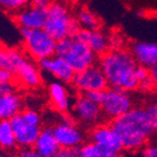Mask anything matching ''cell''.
Returning <instances> with one entry per match:
<instances>
[{
    "label": "cell",
    "mask_w": 157,
    "mask_h": 157,
    "mask_svg": "<svg viewBox=\"0 0 157 157\" xmlns=\"http://www.w3.org/2000/svg\"><path fill=\"white\" fill-rule=\"evenodd\" d=\"M109 41H110V50H120V48H122V45H123L122 37L118 36V35H113L112 37H109Z\"/></svg>",
    "instance_id": "obj_32"
},
{
    "label": "cell",
    "mask_w": 157,
    "mask_h": 157,
    "mask_svg": "<svg viewBox=\"0 0 157 157\" xmlns=\"http://www.w3.org/2000/svg\"><path fill=\"white\" fill-rule=\"evenodd\" d=\"M54 1H56V0H32L31 3L34 6H37V7H41V8L47 9Z\"/></svg>",
    "instance_id": "obj_35"
},
{
    "label": "cell",
    "mask_w": 157,
    "mask_h": 157,
    "mask_svg": "<svg viewBox=\"0 0 157 157\" xmlns=\"http://www.w3.org/2000/svg\"><path fill=\"white\" fill-rule=\"evenodd\" d=\"M32 0H0V9L14 14L24 7L29 6Z\"/></svg>",
    "instance_id": "obj_21"
},
{
    "label": "cell",
    "mask_w": 157,
    "mask_h": 157,
    "mask_svg": "<svg viewBox=\"0 0 157 157\" xmlns=\"http://www.w3.org/2000/svg\"><path fill=\"white\" fill-rule=\"evenodd\" d=\"M81 94H84L87 99H89V100H91V101L98 103V105H100V103H101L102 97H103V91H89V92Z\"/></svg>",
    "instance_id": "obj_31"
},
{
    "label": "cell",
    "mask_w": 157,
    "mask_h": 157,
    "mask_svg": "<svg viewBox=\"0 0 157 157\" xmlns=\"http://www.w3.org/2000/svg\"><path fill=\"white\" fill-rule=\"evenodd\" d=\"M155 87H156V86H155L154 81H153V79L149 77V78L140 81V82H139V88H137V89H140L141 91L148 92V91H151V90L154 89Z\"/></svg>",
    "instance_id": "obj_29"
},
{
    "label": "cell",
    "mask_w": 157,
    "mask_h": 157,
    "mask_svg": "<svg viewBox=\"0 0 157 157\" xmlns=\"http://www.w3.org/2000/svg\"><path fill=\"white\" fill-rule=\"evenodd\" d=\"M2 50V46H1V43H0V51Z\"/></svg>",
    "instance_id": "obj_37"
},
{
    "label": "cell",
    "mask_w": 157,
    "mask_h": 157,
    "mask_svg": "<svg viewBox=\"0 0 157 157\" xmlns=\"http://www.w3.org/2000/svg\"><path fill=\"white\" fill-rule=\"evenodd\" d=\"M14 90V85L12 82H0V97L13 92Z\"/></svg>",
    "instance_id": "obj_34"
},
{
    "label": "cell",
    "mask_w": 157,
    "mask_h": 157,
    "mask_svg": "<svg viewBox=\"0 0 157 157\" xmlns=\"http://www.w3.org/2000/svg\"><path fill=\"white\" fill-rule=\"evenodd\" d=\"M76 19L80 25V29L98 30L100 28V22L97 16L88 9H80L77 13Z\"/></svg>",
    "instance_id": "obj_20"
},
{
    "label": "cell",
    "mask_w": 157,
    "mask_h": 157,
    "mask_svg": "<svg viewBox=\"0 0 157 157\" xmlns=\"http://www.w3.org/2000/svg\"><path fill=\"white\" fill-rule=\"evenodd\" d=\"M76 37L86 43L90 50L97 56H102L110 50L109 36L100 29L98 30H84L80 29L76 34Z\"/></svg>",
    "instance_id": "obj_16"
},
{
    "label": "cell",
    "mask_w": 157,
    "mask_h": 157,
    "mask_svg": "<svg viewBox=\"0 0 157 157\" xmlns=\"http://www.w3.org/2000/svg\"><path fill=\"white\" fill-rule=\"evenodd\" d=\"M23 102L21 97L16 92H10L8 94L0 97V121H10L23 110Z\"/></svg>",
    "instance_id": "obj_18"
},
{
    "label": "cell",
    "mask_w": 157,
    "mask_h": 157,
    "mask_svg": "<svg viewBox=\"0 0 157 157\" xmlns=\"http://www.w3.org/2000/svg\"><path fill=\"white\" fill-rule=\"evenodd\" d=\"M13 18L20 29H44L47 18V9L30 3L29 6L14 13Z\"/></svg>",
    "instance_id": "obj_12"
},
{
    "label": "cell",
    "mask_w": 157,
    "mask_h": 157,
    "mask_svg": "<svg viewBox=\"0 0 157 157\" xmlns=\"http://www.w3.org/2000/svg\"><path fill=\"white\" fill-rule=\"evenodd\" d=\"M12 57L16 65L14 76L26 88L35 89L42 84V75L39 65L34 64L26 57L25 54L19 50L11 48Z\"/></svg>",
    "instance_id": "obj_8"
},
{
    "label": "cell",
    "mask_w": 157,
    "mask_h": 157,
    "mask_svg": "<svg viewBox=\"0 0 157 157\" xmlns=\"http://www.w3.org/2000/svg\"><path fill=\"white\" fill-rule=\"evenodd\" d=\"M20 30L24 50L32 59L40 62L55 55L57 41L44 29Z\"/></svg>",
    "instance_id": "obj_5"
},
{
    "label": "cell",
    "mask_w": 157,
    "mask_h": 157,
    "mask_svg": "<svg viewBox=\"0 0 157 157\" xmlns=\"http://www.w3.org/2000/svg\"><path fill=\"white\" fill-rule=\"evenodd\" d=\"M14 77L16 76L13 73L0 68V82H12Z\"/></svg>",
    "instance_id": "obj_33"
},
{
    "label": "cell",
    "mask_w": 157,
    "mask_h": 157,
    "mask_svg": "<svg viewBox=\"0 0 157 157\" xmlns=\"http://www.w3.org/2000/svg\"><path fill=\"white\" fill-rule=\"evenodd\" d=\"M98 65L102 69L110 88L133 91L139 88L135 69L137 62L132 52L124 48L109 50L100 56Z\"/></svg>",
    "instance_id": "obj_2"
},
{
    "label": "cell",
    "mask_w": 157,
    "mask_h": 157,
    "mask_svg": "<svg viewBox=\"0 0 157 157\" xmlns=\"http://www.w3.org/2000/svg\"><path fill=\"white\" fill-rule=\"evenodd\" d=\"M90 142L101 148H107L117 153L123 152V145L111 124H99L92 128L89 133Z\"/></svg>",
    "instance_id": "obj_11"
},
{
    "label": "cell",
    "mask_w": 157,
    "mask_h": 157,
    "mask_svg": "<svg viewBox=\"0 0 157 157\" xmlns=\"http://www.w3.org/2000/svg\"><path fill=\"white\" fill-rule=\"evenodd\" d=\"M0 68L9 71L13 74L16 71V65H14V60H13L12 57L11 48L10 50L2 48L0 51Z\"/></svg>",
    "instance_id": "obj_23"
},
{
    "label": "cell",
    "mask_w": 157,
    "mask_h": 157,
    "mask_svg": "<svg viewBox=\"0 0 157 157\" xmlns=\"http://www.w3.org/2000/svg\"><path fill=\"white\" fill-rule=\"evenodd\" d=\"M71 85L80 94L89 91H105L109 88L107 78L98 64L75 73Z\"/></svg>",
    "instance_id": "obj_9"
},
{
    "label": "cell",
    "mask_w": 157,
    "mask_h": 157,
    "mask_svg": "<svg viewBox=\"0 0 157 157\" xmlns=\"http://www.w3.org/2000/svg\"><path fill=\"white\" fill-rule=\"evenodd\" d=\"M78 157H102L101 149L92 142H87L78 147Z\"/></svg>",
    "instance_id": "obj_22"
},
{
    "label": "cell",
    "mask_w": 157,
    "mask_h": 157,
    "mask_svg": "<svg viewBox=\"0 0 157 157\" xmlns=\"http://www.w3.org/2000/svg\"><path fill=\"white\" fill-rule=\"evenodd\" d=\"M71 111V114L73 115L75 121H78L80 124L86 126L98 125V123L103 118L100 105L87 99L81 94L73 101Z\"/></svg>",
    "instance_id": "obj_10"
},
{
    "label": "cell",
    "mask_w": 157,
    "mask_h": 157,
    "mask_svg": "<svg viewBox=\"0 0 157 157\" xmlns=\"http://www.w3.org/2000/svg\"><path fill=\"white\" fill-rule=\"evenodd\" d=\"M44 30L58 42L67 37L76 36L80 25L76 17L71 16L67 6L63 1L56 0L47 8Z\"/></svg>",
    "instance_id": "obj_3"
},
{
    "label": "cell",
    "mask_w": 157,
    "mask_h": 157,
    "mask_svg": "<svg viewBox=\"0 0 157 157\" xmlns=\"http://www.w3.org/2000/svg\"><path fill=\"white\" fill-rule=\"evenodd\" d=\"M53 133L62 148H78L82 145L85 134L71 114H64L63 120L53 126Z\"/></svg>",
    "instance_id": "obj_7"
},
{
    "label": "cell",
    "mask_w": 157,
    "mask_h": 157,
    "mask_svg": "<svg viewBox=\"0 0 157 157\" xmlns=\"http://www.w3.org/2000/svg\"><path fill=\"white\" fill-rule=\"evenodd\" d=\"M141 157H157V144H147L142 149Z\"/></svg>",
    "instance_id": "obj_28"
},
{
    "label": "cell",
    "mask_w": 157,
    "mask_h": 157,
    "mask_svg": "<svg viewBox=\"0 0 157 157\" xmlns=\"http://www.w3.org/2000/svg\"><path fill=\"white\" fill-rule=\"evenodd\" d=\"M10 122L12 125L14 137H16L17 145L21 146L22 148L23 147H33L40 133L42 131V128L28 124L21 118L20 113L11 119Z\"/></svg>",
    "instance_id": "obj_14"
},
{
    "label": "cell",
    "mask_w": 157,
    "mask_h": 157,
    "mask_svg": "<svg viewBox=\"0 0 157 157\" xmlns=\"http://www.w3.org/2000/svg\"><path fill=\"white\" fill-rule=\"evenodd\" d=\"M18 157H43L33 147H23L19 151Z\"/></svg>",
    "instance_id": "obj_30"
},
{
    "label": "cell",
    "mask_w": 157,
    "mask_h": 157,
    "mask_svg": "<svg viewBox=\"0 0 157 157\" xmlns=\"http://www.w3.org/2000/svg\"><path fill=\"white\" fill-rule=\"evenodd\" d=\"M149 69H151V78L153 79L155 86L157 87V65L153 66V67L149 68Z\"/></svg>",
    "instance_id": "obj_36"
},
{
    "label": "cell",
    "mask_w": 157,
    "mask_h": 157,
    "mask_svg": "<svg viewBox=\"0 0 157 157\" xmlns=\"http://www.w3.org/2000/svg\"><path fill=\"white\" fill-rule=\"evenodd\" d=\"M33 148L43 157H51L60 148L52 128H42Z\"/></svg>",
    "instance_id": "obj_17"
},
{
    "label": "cell",
    "mask_w": 157,
    "mask_h": 157,
    "mask_svg": "<svg viewBox=\"0 0 157 157\" xmlns=\"http://www.w3.org/2000/svg\"><path fill=\"white\" fill-rule=\"evenodd\" d=\"M51 157H78V148H62Z\"/></svg>",
    "instance_id": "obj_27"
},
{
    "label": "cell",
    "mask_w": 157,
    "mask_h": 157,
    "mask_svg": "<svg viewBox=\"0 0 157 157\" xmlns=\"http://www.w3.org/2000/svg\"><path fill=\"white\" fill-rule=\"evenodd\" d=\"M48 98H50L51 105L57 112L67 114L68 111L71 110V96L69 90L64 82L58 80L52 81L47 88Z\"/></svg>",
    "instance_id": "obj_15"
},
{
    "label": "cell",
    "mask_w": 157,
    "mask_h": 157,
    "mask_svg": "<svg viewBox=\"0 0 157 157\" xmlns=\"http://www.w3.org/2000/svg\"><path fill=\"white\" fill-rule=\"evenodd\" d=\"M17 145L11 122L8 120L0 121V147L10 149Z\"/></svg>",
    "instance_id": "obj_19"
},
{
    "label": "cell",
    "mask_w": 157,
    "mask_h": 157,
    "mask_svg": "<svg viewBox=\"0 0 157 157\" xmlns=\"http://www.w3.org/2000/svg\"><path fill=\"white\" fill-rule=\"evenodd\" d=\"M55 55L63 58L73 68L75 73L84 71L97 64L96 62L98 57L86 43L77 39L76 36H71L58 41Z\"/></svg>",
    "instance_id": "obj_4"
},
{
    "label": "cell",
    "mask_w": 157,
    "mask_h": 157,
    "mask_svg": "<svg viewBox=\"0 0 157 157\" xmlns=\"http://www.w3.org/2000/svg\"><path fill=\"white\" fill-rule=\"evenodd\" d=\"M135 75H136V78H137V80H139V82H140V81L151 77V69H149L148 67H146V66L140 65L139 64L135 69Z\"/></svg>",
    "instance_id": "obj_26"
},
{
    "label": "cell",
    "mask_w": 157,
    "mask_h": 157,
    "mask_svg": "<svg viewBox=\"0 0 157 157\" xmlns=\"http://www.w3.org/2000/svg\"><path fill=\"white\" fill-rule=\"evenodd\" d=\"M100 107L103 117L113 121L133 109L134 102L128 91L109 87L103 91Z\"/></svg>",
    "instance_id": "obj_6"
},
{
    "label": "cell",
    "mask_w": 157,
    "mask_h": 157,
    "mask_svg": "<svg viewBox=\"0 0 157 157\" xmlns=\"http://www.w3.org/2000/svg\"><path fill=\"white\" fill-rule=\"evenodd\" d=\"M20 115L28 124L34 126H41L42 120H41V115L37 111L33 110V109H24L21 111Z\"/></svg>",
    "instance_id": "obj_24"
},
{
    "label": "cell",
    "mask_w": 157,
    "mask_h": 157,
    "mask_svg": "<svg viewBox=\"0 0 157 157\" xmlns=\"http://www.w3.org/2000/svg\"><path fill=\"white\" fill-rule=\"evenodd\" d=\"M146 109H147V111H148V114H149V117H151V120H152L154 133L157 134V100H155L154 102H152V103H151Z\"/></svg>",
    "instance_id": "obj_25"
},
{
    "label": "cell",
    "mask_w": 157,
    "mask_h": 157,
    "mask_svg": "<svg viewBox=\"0 0 157 157\" xmlns=\"http://www.w3.org/2000/svg\"><path fill=\"white\" fill-rule=\"evenodd\" d=\"M111 125L120 137L123 148L128 152L143 149L154 134L148 111L143 107H134L111 121Z\"/></svg>",
    "instance_id": "obj_1"
},
{
    "label": "cell",
    "mask_w": 157,
    "mask_h": 157,
    "mask_svg": "<svg viewBox=\"0 0 157 157\" xmlns=\"http://www.w3.org/2000/svg\"><path fill=\"white\" fill-rule=\"evenodd\" d=\"M37 65L43 73L53 76L56 80L64 84H71L75 71L63 58L58 57L57 55L40 60Z\"/></svg>",
    "instance_id": "obj_13"
}]
</instances>
